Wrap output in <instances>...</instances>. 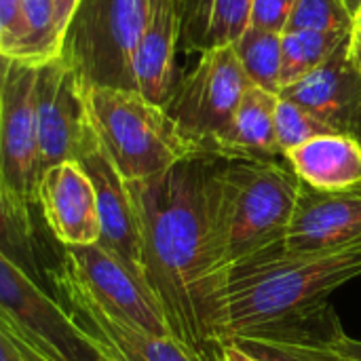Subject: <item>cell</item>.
Masks as SVG:
<instances>
[{
  "label": "cell",
  "instance_id": "obj_1",
  "mask_svg": "<svg viewBox=\"0 0 361 361\" xmlns=\"http://www.w3.org/2000/svg\"><path fill=\"white\" fill-rule=\"evenodd\" d=\"M218 152H192L146 180L127 182L140 228L144 279L169 332L201 361H218L228 264L220 237Z\"/></svg>",
  "mask_w": 361,
  "mask_h": 361
},
{
  "label": "cell",
  "instance_id": "obj_2",
  "mask_svg": "<svg viewBox=\"0 0 361 361\" xmlns=\"http://www.w3.org/2000/svg\"><path fill=\"white\" fill-rule=\"evenodd\" d=\"M361 277V241L338 252L292 256L279 247L231 269L224 294V338L258 334L309 317Z\"/></svg>",
  "mask_w": 361,
  "mask_h": 361
},
{
  "label": "cell",
  "instance_id": "obj_3",
  "mask_svg": "<svg viewBox=\"0 0 361 361\" xmlns=\"http://www.w3.org/2000/svg\"><path fill=\"white\" fill-rule=\"evenodd\" d=\"M300 186L288 163L222 157L218 216L228 273L241 262L281 247Z\"/></svg>",
  "mask_w": 361,
  "mask_h": 361
},
{
  "label": "cell",
  "instance_id": "obj_4",
  "mask_svg": "<svg viewBox=\"0 0 361 361\" xmlns=\"http://www.w3.org/2000/svg\"><path fill=\"white\" fill-rule=\"evenodd\" d=\"M89 125L125 182L163 173L192 148L165 110L137 91L82 82Z\"/></svg>",
  "mask_w": 361,
  "mask_h": 361
},
{
  "label": "cell",
  "instance_id": "obj_5",
  "mask_svg": "<svg viewBox=\"0 0 361 361\" xmlns=\"http://www.w3.org/2000/svg\"><path fill=\"white\" fill-rule=\"evenodd\" d=\"M148 17L146 0H78L59 57L85 85L135 91L133 55Z\"/></svg>",
  "mask_w": 361,
  "mask_h": 361
},
{
  "label": "cell",
  "instance_id": "obj_6",
  "mask_svg": "<svg viewBox=\"0 0 361 361\" xmlns=\"http://www.w3.org/2000/svg\"><path fill=\"white\" fill-rule=\"evenodd\" d=\"M250 85L231 44L212 49L201 53L182 80L173 82L163 110L192 148L220 154V144Z\"/></svg>",
  "mask_w": 361,
  "mask_h": 361
},
{
  "label": "cell",
  "instance_id": "obj_7",
  "mask_svg": "<svg viewBox=\"0 0 361 361\" xmlns=\"http://www.w3.org/2000/svg\"><path fill=\"white\" fill-rule=\"evenodd\" d=\"M0 330L53 361H108L59 305L0 252Z\"/></svg>",
  "mask_w": 361,
  "mask_h": 361
},
{
  "label": "cell",
  "instance_id": "obj_8",
  "mask_svg": "<svg viewBox=\"0 0 361 361\" xmlns=\"http://www.w3.org/2000/svg\"><path fill=\"white\" fill-rule=\"evenodd\" d=\"M36 70L38 66L30 61L0 55V182L27 216L36 212L40 178Z\"/></svg>",
  "mask_w": 361,
  "mask_h": 361
},
{
  "label": "cell",
  "instance_id": "obj_9",
  "mask_svg": "<svg viewBox=\"0 0 361 361\" xmlns=\"http://www.w3.org/2000/svg\"><path fill=\"white\" fill-rule=\"evenodd\" d=\"M49 279L53 300L108 361H201L173 336H157L110 315L61 256H57Z\"/></svg>",
  "mask_w": 361,
  "mask_h": 361
},
{
  "label": "cell",
  "instance_id": "obj_10",
  "mask_svg": "<svg viewBox=\"0 0 361 361\" xmlns=\"http://www.w3.org/2000/svg\"><path fill=\"white\" fill-rule=\"evenodd\" d=\"M34 97L38 167L42 176L53 165L78 161L93 129L87 118L82 80L61 57H53L38 66Z\"/></svg>",
  "mask_w": 361,
  "mask_h": 361
},
{
  "label": "cell",
  "instance_id": "obj_11",
  "mask_svg": "<svg viewBox=\"0 0 361 361\" xmlns=\"http://www.w3.org/2000/svg\"><path fill=\"white\" fill-rule=\"evenodd\" d=\"M59 256L110 315L144 332L171 336L150 288L106 247L99 243L85 247L61 245Z\"/></svg>",
  "mask_w": 361,
  "mask_h": 361
},
{
  "label": "cell",
  "instance_id": "obj_12",
  "mask_svg": "<svg viewBox=\"0 0 361 361\" xmlns=\"http://www.w3.org/2000/svg\"><path fill=\"white\" fill-rule=\"evenodd\" d=\"M357 241H361V186L317 190L302 184L279 250L292 256H313L338 252Z\"/></svg>",
  "mask_w": 361,
  "mask_h": 361
},
{
  "label": "cell",
  "instance_id": "obj_13",
  "mask_svg": "<svg viewBox=\"0 0 361 361\" xmlns=\"http://www.w3.org/2000/svg\"><path fill=\"white\" fill-rule=\"evenodd\" d=\"M36 207L47 231L63 247L99 243V216L91 178L78 161L49 167L36 186Z\"/></svg>",
  "mask_w": 361,
  "mask_h": 361
},
{
  "label": "cell",
  "instance_id": "obj_14",
  "mask_svg": "<svg viewBox=\"0 0 361 361\" xmlns=\"http://www.w3.org/2000/svg\"><path fill=\"white\" fill-rule=\"evenodd\" d=\"M78 163L91 178L95 201H97V216H99V245L114 254L127 269H131L144 283V267H142V243H140V228L137 216L133 207V199L129 192L127 182L116 171L108 154L102 150L95 133L89 135L85 142Z\"/></svg>",
  "mask_w": 361,
  "mask_h": 361
},
{
  "label": "cell",
  "instance_id": "obj_15",
  "mask_svg": "<svg viewBox=\"0 0 361 361\" xmlns=\"http://www.w3.org/2000/svg\"><path fill=\"white\" fill-rule=\"evenodd\" d=\"M349 40L302 80L281 89L279 97L307 108L336 133L357 137L361 129V72L351 59Z\"/></svg>",
  "mask_w": 361,
  "mask_h": 361
},
{
  "label": "cell",
  "instance_id": "obj_16",
  "mask_svg": "<svg viewBox=\"0 0 361 361\" xmlns=\"http://www.w3.org/2000/svg\"><path fill=\"white\" fill-rule=\"evenodd\" d=\"M178 49L212 51L233 44L250 27L252 0H171Z\"/></svg>",
  "mask_w": 361,
  "mask_h": 361
},
{
  "label": "cell",
  "instance_id": "obj_17",
  "mask_svg": "<svg viewBox=\"0 0 361 361\" xmlns=\"http://www.w3.org/2000/svg\"><path fill=\"white\" fill-rule=\"evenodd\" d=\"M178 25L171 0L152 8L148 25L133 55L135 91L157 106H165L173 89Z\"/></svg>",
  "mask_w": 361,
  "mask_h": 361
},
{
  "label": "cell",
  "instance_id": "obj_18",
  "mask_svg": "<svg viewBox=\"0 0 361 361\" xmlns=\"http://www.w3.org/2000/svg\"><path fill=\"white\" fill-rule=\"evenodd\" d=\"M286 161L298 180L317 190H347L361 186V146L345 133L315 137L290 152Z\"/></svg>",
  "mask_w": 361,
  "mask_h": 361
},
{
  "label": "cell",
  "instance_id": "obj_19",
  "mask_svg": "<svg viewBox=\"0 0 361 361\" xmlns=\"http://www.w3.org/2000/svg\"><path fill=\"white\" fill-rule=\"evenodd\" d=\"M277 104H279L277 93L250 85L237 106L233 125L220 144V154L250 157V159L283 157L275 133Z\"/></svg>",
  "mask_w": 361,
  "mask_h": 361
},
{
  "label": "cell",
  "instance_id": "obj_20",
  "mask_svg": "<svg viewBox=\"0 0 361 361\" xmlns=\"http://www.w3.org/2000/svg\"><path fill=\"white\" fill-rule=\"evenodd\" d=\"M0 252L51 296L49 273L55 267V262H49L51 256H47V243L40 237L36 218L23 214L17 207V203L8 197L2 182H0Z\"/></svg>",
  "mask_w": 361,
  "mask_h": 361
},
{
  "label": "cell",
  "instance_id": "obj_21",
  "mask_svg": "<svg viewBox=\"0 0 361 361\" xmlns=\"http://www.w3.org/2000/svg\"><path fill=\"white\" fill-rule=\"evenodd\" d=\"M353 32H288L281 36V89L319 68Z\"/></svg>",
  "mask_w": 361,
  "mask_h": 361
},
{
  "label": "cell",
  "instance_id": "obj_22",
  "mask_svg": "<svg viewBox=\"0 0 361 361\" xmlns=\"http://www.w3.org/2000/svg\"><path fill=\"white\" fill-rule=\"evenodd\" d=\"M281 36L283 34L247 27L231 44L250 82L277 95L281 91Z\"/></svg>",
  "mask_w": 361,
  "mask_h": 361
},
{
  "label": "cell",
  "instance_id": "obj_23",
  "mask_svg": "<svg viewBox=\"0 0 361 361\" xmlns=\"http://www.w3.org/2000/svg\"><path fill=\"white\" fill-rule=\"evenodd\" d=\"M21 8L25 34L15 57L34 66L59 57L61 36L55 25L53 0H21Z\"/></svg>",
  "mask_w": 361,
  "mask_h": 361
},
{
  "label": "cell",
  "instance_id": "obj_24",
  "mask_svg": "<svg viewBox=\"0 0 361 361\" xmlns=\"http://www.w3.org/2000/svg\"><path fill=\"white\" fill-rule=\"evenodd\" d=\"M288 32H353V13L345 0H294Z\"/></svg>",
  "mask_w": 361,
  "mask_h": 361
},
{
  "label": "cell",
  "instance_id": "obj_25",
  "mask_svg": "<svg viewBox=\"0 0 361 361\" xmlns=\"http://www.w3.org/2000/svg\"><path fill=\"white\" fill-rule=\"evenodd\" d=\"M275 133H277V144L286 157V152H290L315 137L332 135L336 131L328 123H324L319 116L309 112L307 108L279 97L277 112H275Z\"/></svg>",
  "mask_w": 361,
  "mask_h": 361
},
{
  "label": "cell",
  "instance_id": "obj_26",
  "mask_svg": "<svg viewBox=\"0 0 361 361\" xmlns=\"http://www.w3.org/2000/svg\"><path fill=\"white\" fill-rule=\"evenodd\" d=\"M228 343L239 345L243 351H247L258 361H332L330 357L319 355L315 351L275 345V343H262V341H252V338H233Z\"/></svg>",
  "mask_w": 361,
  "mask_h": 361
},
{
  "label": "cell",
  "instance_id": "obj_27",
  "mask_svg": "<svg viewBox=\"0 0 361 361\" xmlns=\"http://www.w3.org/2000/svg\"><path fill=\"white\" fill-rule=\"evenodd\" d=\"M21 0H0V55L15 57L23 42Z\"/></svg>",
  "mask_w": 361,
  "mask_h": 361
},
{
  "label": "cell",
  "instance_id": "obj_28",
  "mask_svg": "<svg viewBox=\"0 0 361 361\" xmlns=\"http://www.w3.org/2000/svg\"><path fill=\"white\" fill-rule=\"evenodd\" d=\"M294 0H252L250 11V27L283 34Z\"/></svg>",
  "mask_w": 361,
  "mask_h": 361
},
{
  "label": "cell",
  "instance_id": "obj_29",
  "mask_svg": "<svg viewBox=\"0 0 361 361\" xmlns=\"http://www.w3.org/2000/svg\"><path fill=\"white\" fill-rule=\"evenodd\" d=\"M307 351H315L319 355L330 357L332 361H361V341L345 334V330H338L334 336H330L322 345H315Z\"/></svg>",
  "mask_w": 361,
  "mask_h": 361
},
{
  "label": "cell",
  "instance_id": "obj_30",
  "mask_svg": "<svg viewBox=\"0 0 361 361\" xmlns=\"http://www.w3.org/2000/svg\"><path fill=\"white\" fill-rule=\"evenodd\" d=\"M78 0H53V13H55V25L59 36H63L74 11H76Z\"/></svg>",
  "mask_w": 361,
  "mask_h": 361
},
{
  "label": "cell",
  "instance_id": "obj_31",
  "mask_svg": "<svg viewBox=\"0 0 361 361\" xmlns=\"http://www.w3.org/2000/svg\"><path fill=\"white\" fill-rule=\"evenodd\" d=\"M0 361H27L21 353L19 345H15L2 330H0Z\"/></svg>",
  "mask_w": 361,
  "mask_h": 361
},
{
  "label": "cell",
  "instance_id": "obj_32",
  "mask_svg": "<svg viewBox=\"0 0 361 361\" xmlns=\"http://www.w3.org/2000/svg\"><path fill=\"white\" fill-rule=\"evenodd\" d=\"M218 361H258L256 357H252L247 351H243L239 345L235 343H224L220 349V357Z\"/></svg>",
  "mask_w": 361,
  "mask_h": 361
},
{
  "label": "cell",
  "instance_id": "obj_33",
  "mask_svg": "<svg viewBox=\"0 0 361 361\" xmlns=\"http://www.w3.org/2000/svg\"><path fill=\"white\" fill-rule=\"evenodd\" d=\"M349 53H351L353 63L360 68V72H361V32H353V34H351V40H349Z\"/></svg>",
  "mask_w": 361,
  "mask_h": 361
},
{
  "label": "cell",
  "instance_id": "obj_34",
  "mask_svg": "<svg viewBox=\"0 0 361 361\" xmlns=\"http://www.w3.org/2000/svg\"><path fill=\"white\" fill-rule=\"evenodd\" d=\"M13 343H15V345H19L21 353L25 355V360H27V361H53V360H47L44 355L36 353L34 349H30V347H25V345H21V343H17V341H13Z\"/></svg>",
  "mask_w": 361,
  "mask_h": 361
},
{
  "label": "cell",
  "instance_id": "obj_35",
  "mask_svg": "<svg viewBox=\"0 0 361 361\" xmlns=\"http://www.w3.org/2000/svg\"><path fill=\"white\" fill-rule=\"evenodd\" d=\"M353 32H361V6L353 15Z\"/></svg>",
  "mask_w": 361,
  "mask_h": 361
},
{
  "label": "cell",
  "instance_id": "obj_36",
  "mask_svg": "<svg viewBox=\"0 0 361 361\" xmlns=\"http://www.w3.org/2000/svg\"><path fill=\"white\" fill-rule=\"evenodd\" d=\"M345 4H347V6H349V11L355 15V11L361 6V0H345Z\"/></svg>",
  "mask_w": 361,
  "mask_h": 361
},
{
  "label": "cell",
  "instance_id": "obj_37",
  "mask_svg": "<svg viewBox=\"0 0 361 361\" xmlns=\"http://www.w3.org/2000/svg\"><path fill=\"white\" fill-rule=\"evenodd\" d=\"M165 2H169V0H146V4H148V13H150L152 8H157V6L165 4Z\"/></svg>",
  "mask_w": 361,
  "mask_h": 361
},
{
  "label": "cell",
  "instance_id": "obj_38",
  "mask_svg": "<svg viewBox=\"0 0 361 361\" xmlns=\"http://www.w3.org/2000/svg\"><path fill=\"white\" fill-rule=\"evenodd\" d=\"M357 142H360V146H361V129H360V133H357V137H355Z\"/></svg>",
  "mask_w": 361,
  "mask_h": 361
}]
</instances>
